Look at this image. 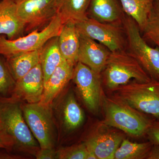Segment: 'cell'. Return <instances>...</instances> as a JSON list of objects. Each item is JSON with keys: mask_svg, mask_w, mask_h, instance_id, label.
Instances as JSON below:
<instances>
[{"mask_svg": "<svg viewBox=\"0 0 159 159\" xmlns=\"http://www.w3.org/2000/svg\"><path fill=\"white\" fill-rule=\"evenodd\" d=\"M22 102L13 97L0 96V131L13 140V151L34 157L40 148L25 120Z\"/></svg>", "mask_w": 159, "mask_h": 159, "instance_id": "6da1fadb", "label": "cell"}, {"mask_svg": "<svg viewBox=\"0 0 159 159\" xmlns=\"http://www.w3.org/2000/svg\"><path fill=\"white\" fill-rule=\"evenodd\" d=\"M103 107L106 124L133 137L146 136L154 119L111 95L103 98Z\"/></svg>", "mask_w": 159, "mask_h": 159, "instance_id": "7a4b0ae2", "label": "cell"}, {"mask_svg": "<svg viewBox=\"0 0 159 159\" xmlns=\"http://www.w3.org/2000/svg\"><path fill=\"white\" fill-rule=\"evenodd\" d=\"M111 96L120 99L142 113L159 120V81L134 80L110 91Z\"/></svg>", "mask_w": 159, "mask_h": 159, "instance_id": "3957f363", "label": "cell"}, {"mask_svg": "<svg viewBox=\"0 0 159 159\" xmlns=\"http://www.w3.org/2000/svg\"><path fill=\"white\" fill-rule=\"evenodd\" d=\"M102 72L103 84L109 92L131 80L140 82L151 80L136 60L124 50L111 52Z\"/></svg>", "mask_w": 159, "mask_h": 159, "instance_id": "277c9868", "label": "cell"}, {"mask_svg": "<svg viewBox=\"0 0 159 159\" xmlns=\"http://www.w3.org/2000/svg\"><path fill=\"white\" fill-rule=\"evenodd\" d=\"M22 109L26 123L40 148H55L59 136L52 105L23 102Z\"/></svg>", "mask_w": 159, "mask_h": 159, "instance_id": "5b68a950", "label": "cell"}, {"mask_svg": "<svg viewBox=\"0 0 159 159\" xmlns=\"http://www.w3.org/2000/svg\"><path fill=\"white\" fill-rule=\"evenodd\" d=\"M129 52L151 79L159 81V48L148 45L140 33V29L131 18L127 16L123 20Z\"/></svg>", "mask_w": 159, "mask_h": 159, "instance_id": "8992f818", "label": "cell"}, {"mask_svg": "<svg viewBox=\"0 0 159 159\" xmlns=\"http://www.w3.org/2000/svg\"><path fill=\"white\" fill-rule=\"evenodd\" d=\"M61 18L57 14L48 25L40 31L36 30L14 40H9L0 34V54L7 57L24 52L39 50L49 39L58 36L63 25Z\"/></svg>", "mask_w": 159, "mask_h": 159, "instance_id": "52a82bcc", "label": "cell"}, {"mask_svg": "<svg viewBox=\"0 0 159 159\" xmlns=\"http://www.w3.org/2000/svg\"><path fill=\"white\" fill-rule=\"evenodd\" d=\"M25 34L46 28L58 14L59 0H16Z\"/></svg>", "mask_w": 159, "mask_h": 159, "instance_id": "ba28073f", "label": "cell"}, {"mask_svg": "<svg viewBox=\"0 0 159 159\" xmlns=\"http://www.w3.org/2000/svg\"><path fill=\"white\" fill-rule=\"evenodd\" d=\"M72 80L87 108L91 112L97 113L102 100L100 74L78 61L74 66Z\"/></svg>", "mask_w": 159, "mask_h": 159, "instance_id": "9c48e42d", "label": "cell"}, {"mask_svg": "<svg viewBox=\"0 0 159 159\" xmlns=\"http://www.w3.org/2000/svg\"><path fill=\"white\" fill-rule=\"evenodd\" d=\"M66 89L52 104L58 136L60 133L67 134L76 130L81 126L84 119V113L74 94L66 91Z\"/></svg>", "mask_w": 159, "mask_h": 159, "instance_id": "30bf717a", "label": "cell"}, {"mask_svg": "<svg viewBox=\"0 0 159 159\" xmlns=\"http://www.w3.org/2000/svg\"><path fill=\"white\" fill-rule=\"evenodd\" d=\"M123 133L102 122L91 131L84 143L97 159H114L116 151L125 139Z\"/></svg>", "mask_w": 159, "mask_h": 159, "instance_id": "8fae6325", "label": "cell"}, {"mask_svg": "<svg viewBox=\"0 0 159 159\" xmlns=\"http://www.w3.org/2000/svg\"><path fill=\"white\" fill-rule=\"evenodd\" d=\"M76 25L80 34L99 42L111 52L124 49V39L118 24L102 23L88 17Z\"/></svg>", "mask_w": 159, "mask_h": 159, "instance_id": "7c38bea8", "label": "cell"}, {"mask_svg": "<svg viewBox=\"0 0 159 159\" xmlns=\"http://www.w3.org/2000/svg\"><path fill=\"white\" fill-rule=\"evenodd\" d=\"M44 80L40 64L16 80L10 97L29 103H38L42 97Z\"/></svg>", "mask_w": 159, "mask_h": 159, "instance_id": "4fadbf2b", "label": "cell"}, {"mask_svg": "<svg viewBox=\"0 0 159 159\" xmlns=\"http://www.w3.org/2000/svg\"><path fill=\"white\" fill-rule=\"evenodd\" d=\"M111 53L102 44L80 34L78 61L87 66L95 73L101 74Z\"/></svg>", "mask_w": 159, "mask_h": 159, "instance_id": "5bb4252c", "label": "cell"}, {"mask_svg": "<svg viewBox=\"0 0 159 159\" xmlns=\"http://www.w3.org/2000/svg\"><path fill=\"white\" fill-rule=\"evenodd\" d=\"M74 65L63 60L44 84L42 99L39 103L51 106L55 99L64 90L72 80Z\"/></svg>", "mask_w": 159, "mask_h": 159, "instance_id": "9a60e30c", "label": "cell"}, {"mask_svg": "<svg viewBox=\"0 0 159 159\" xmlns=\"http://www.w3.org/2000/svg\"><path fill=\"white\" fill-rule=\"evenodd\" d=\"M25 34V26L18 15L16 0H1L0 34L14 40Z\"/></svg>", "mask_w": 159, "mask_h": 159, "instance_id": "2e32d148", "label": "cell"}, {"mask_svg": "<svg viewBox=\"0 0 159 159\" xmlns=\"http://www.w3.org/2000/svg\"><path fill=\"white\" fill-rule=\"evenodd\" d=\"M80 36L76 23L71 21L63 24L58 35V46L63 57L74 66L78 62Z\"/></svg>", "mask_w": 159, "mask_h": 159, "instance_id": "e0dca14e", "label": "cell"}, {"mask_svg": "<svg viewBox=\"0 0 159 159\" xmlns=\"http://www.w3.org/2000/svg\"><path fill=\"white\" fill-rule=\"evenodd\" d=\"M122 10L119 0H90L88 16L101 22L118 25Z\"/></svg>", "mask_w": 159, "mask_h": 159, "instance_id": "ac0fdd59", "label": "cell"}, {"mask_svg": "<svg viewBox=\"0 0 159 159\" xmlns=\"http://www.w3.org/2000/svg\"><path fill=\"white\" fill-rule=\"evenodd\" d=\"M39 59L45 84L64 59L58 46V36L50 39L40 49Z\"/></svg>", "mask_w": 159, "mask_h": 159, "instance_id": "d6986e66", "label": "cell"}, {"mask_svg": "<svg viewBox=\"0 0 159 159\" xmlns=\"http://www.w3.org/2000/svg\"><path fill=\"white\" fill-rule=\"evenodd\" d=\"M39 50L19 53L6 57L9 70L16 81L40 63Z\"/></svg>", "mask_w": 159, "mask_h": 159, "instance_id": "ffe728a7", "label": "cell"}, {"mask_svg": "<svg viewBox=\"0 0 159 159\" xmlns=\"http://www.w3.org/2000/svg\"><path fill=\"white\" fill-rule=\"evenodd\" d=\"M90 2V0H59L58 15L63 24L68 21L76 24L88 18Z\"/></svg>", "mask_w": 159, "mask_h": 159, "instance_id": "44dd1931", "label": "cell"}, {"mask_svg": "<svg viewBox=\"0 0 159 159\" xmlns=\"http://www.w3.org/2000/svg\"><path fill=\"white\" fill-rule=\"evenodd\" d=\"M123 11L143 31L152 6L150 0H119Z\"/></svg>", "mask_w": 159, "mask_h": 159, "instance_id": "7402d4cb", "label": "cell"}, {"mask_svg": "<svg viewBox=\"0 0 159 159\" xmlns=\"http://www.w3.org/2000/svg\"><path fill=\"white\" fill-rule=\"evenodd\" d=\"M152 145L149 141L134 143L124 139L116 151L114 159H147Z\"/></svg>", "mask_w": 159, "mask_h": 159, "instance_id": "603a6c76", "label": "cell"}, {"mask_svg": "<svg viewBox=\"0 0 159 159\" xmlns=\"http://www.w3.org/2000/svg\"><path fill=\"white\" fill-rule=\"evenodd\" d=\"M142 32L143 38L153 43L159 48V0L152 2V6Z\"/></svg>", "mask_w": 159, "mask_h": 159, "instance_id": "cb8c5ba5", "label": "cell"}, {"mask_svg": "<svg viewBox=\"0 0 159 159\" xmlns=\"http://www.w3.org/2000/svg\"><path fill=\"white\" fill-rule=\"evenodd\" d=\"M16 80L9 70L6 57L0 54V94L9 97L14 90Z\"/></svg>", "mask_w": 159, "mask_h": 159, "instance_id": "d4e9b609", "label": "cell"}, {"mask_svg": "<svg viewBox=\"0 0 159 159\" xmlns=\"http://www.w3.org/2000/svg\"><path fill=\"white\" fill-rule=\"evenodd\" d=\"M57 159H87L88 150L85 143H80L69 147H61L56 150Z\"/></svg>", "mask_w": 159, "mask_h": 159, "instance_id": "484cf974", "label": "cell"}, {"mask_svg": "<svg viewBox=\"0 0 159 159\" xmlns=\"http://www.w3.org/2000/svg\"><path fill=\"white\" fill-rule=\"evenodd\" d=\"M149 142L159 145V120L154 119L146 134Z\"/></svg>", "mask_w": 159, "mask_h": 159, "instance_id": "4316f807", "label": "cell"}, {"mask_svg": "<svg viewBox=\"0 0 159 159\" xmlns=\"http://www.w3.org/2000/svg\"><path fill=\"white\" fill-rule=\"evenodd\" d=\"M14 143L9 135L0 131V148H5L9 151H13Z\"/></svg>", "mask_w": 159, "mask_h": 159, "instance_id": "83f0119b", "label": "cell"}, {"mask_svg": "<svg viewBox=\"0 0 159 159\" xmlns=\"http://www.w3.org/2000/svg\"><path fill=\"white\" fill-rule=\"evenodd\" d=\"M56 150L55 148H40L34 155L37 159H57Z\"/></svg>", "mask_w": 159, "mask_h": 159, "instance_id": "f1b7e54d", "label": "cell"}, {"mask_svg": "<svg viewBox=\"0 0 159 159\" xmlns=\"http://www.w3.org/2000/svg\"><path fill=\"white\" fill-rule=\"evenodd\" d=\"M147 159H159V145L152 144Z\"/></svg>", "mask_w": 159, "mask_h": 159, "instance_id": "f546056e", "label": "cell"}, {"mask_svg": "<svg viewBox=\"0 0 159 159\" xmlns=\"http://www.w3.org/2000/svg\"><path fill=\"white\" fill-rule=\"evenodd\" d=\"M11 152L6 150L5 152L0 151V159H21L22 157L11 153Z\"/></svg>", "mask_w": 159, "mask_h": 159, "instance_id": "4dcf8cb0", "label": "cell"}, {"mask_svg": "<svg viewBox=\"0 0 159 159\" xmlns=\"http://www.w3.org/2000/svg\"><path fill=\"white\" fill-rule=\"evenodd\" d=\"M150 1L152 2L153 1H155V0H150Z\"/></svg>", "mask_w": 159, "mask_h": 159, "instance_id": "1f68e13d", "label": "cell"}]
</instances>
